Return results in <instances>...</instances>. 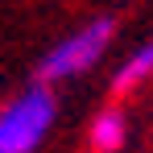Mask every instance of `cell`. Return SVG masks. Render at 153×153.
<instances>
[{
    "label": "cell",
    "instance_id": "1",
    "mask_svg": "<svg viewBox=\"0 0 153 153\" xmlns=\"http://www.w3.org/2000/svg\"><path fill=\"white\" fill-rule=\"evenodd\" d=\"M58 95L46 83H33L0 103V153H37L54 132Z\"/></svg>",
    "mask_w": 153,
    "mask_h": 153
},
{
    "label": "cell",
    "instance_id": "2",
    "mask_svg": "<svg viewBox=\"0 0 153 153\" xmlns=\"http://www.w3.org/2000/svg\"><path fill=\"white\" fill-rule=\"evenodd\" d=\"M112 37H116V21L112 17H91L87 25L71 29L62 42H54L42 54L37 83L54 87V83H66V79H79L87 71H95L103 62V54H108V46H112Z\"/></svg>",
    "mask_w": 153,
    "mask_h": 153
},
{
    "label": "cell",
    "instance_id": "3",
    "mask_svg": "<svg viewBox=\"0 0 153 153\" xmlns=\"http://www.w3.org/2000/svg\"><path fill=\"white\" fill-rule=\"evenodd\" d=\"M128 145V116L120 108H103L87 124V149L91 153H120Z\"/></svg>",
    "mask_w": 153,
    "mask_h": 153
},
{
    "label": "cell",
    "instance_id": "4",
    "mask_svg": "<svg viewBox=\"0 0 153 153\" xmlns=\"http://www.w3.org/2000/svg\"><path fill=\"white\" fill-rule=\"evenodd\" d=\"M149 79H153V37H145V42L116 66V75H112V91H116V95L141 91Z\"/></svg>",
    "mask_w": 153,
    "mask_h": 153
}]
</instances>
